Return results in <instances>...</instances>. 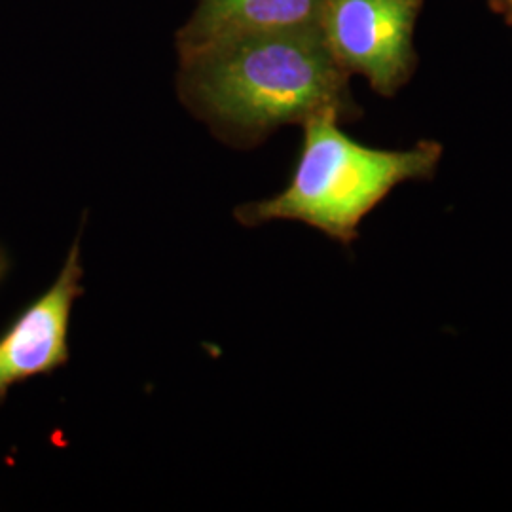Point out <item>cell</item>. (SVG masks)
<instances>
[{
    "label": "cell",
    "instance_id": "obj_1",
    "mask_svg": "<svg viewBox=\"0 0 512 512\" xmlns=\"http://www.w3.org/2000/svg\"><path fill=\"white\" fill-rule=\"evenodd\" d=\"M179 59L184 105L236 147L258 145L275 129L325 110L355 114L349 73L321 27L219 40Z\"/></svg>",
    "mask_w": 512,
    "mask_h": 512
},
{
    "label": "cell",
    "instance_id": "obj_2",
    "mask_svg": "<svg viewBox=\"0 0 512 512\" xmlns=\"http://www.w3.org/2000/svg\"><path fill=\"white\" fill-rule=\"evenodd\" d=\"M340 118L336 110H325L306 120L289 184L274 198L239 205L236 220L249 228L296 220L349 247L363 220L399 184L435 177L439 143L420 141L408 150L366 147L340 128Z\"/></svg>",
    "mask_w": 512,
    "mask_h": 512
},
{
    "label": "cell",
    "instance_id": "obj_3",
    "mask_svg": "<svg viewBox=\"0 0 512 512\" xmlns=\"http://www.w3.org/2000/svg\"><path fill=\"white\" fill-rule=\"evenodd\" d=\"M423 0H325L321 31L336 61L391 97L414 69V25Z\"/></svg>",
    "mask_w": 512,
    "mask_h": 512
},
{
    "label": "cell",
    "instance_id": "obj_4",
    "mask_svg": "<svg viewBox=\"0 0 512 512\" xmlns=\"http://www.w3.org/2000/svg\"><path fill=\"white\" fill-rule=\"evenodd\" d=\"M82 277L78 236L54 285L0 336V403L14 385L54 374L69 363L71 315L74 302L84 294Z\"/></svg>",
    "mask_w": 512,
    "mask_h": 512
},
{
    "label": "cell",
    "instance_id": "obj_5",
    "mask_svg": "<svg viewBox=\"0 0 512 512\" xmlns=\"http://www.w3.org/2000/svg\"><path fill=\"white\" fill-rule=\"evenodd\" d=\"M325 0H198L177 33L179 55L228 38L321 27Z\"/></svg>",
    "mask_w": 512,
    "mask_h": 512
},
{
    "label": "cell",
    "instance_id": "obj_6",
    "mask_svg": "<svg viewBox=\"0 0 512 512\" xmlns=\"http://www.w3.org/2000/svg\"><path fill=\"white\" fill-rule=\"evenodd\" d=\"M507 2H509V16H511L512 21V0H507Z\"/></svg>",
    "mask_w": 512,
    "mask_h": 512
}]
</instances>
